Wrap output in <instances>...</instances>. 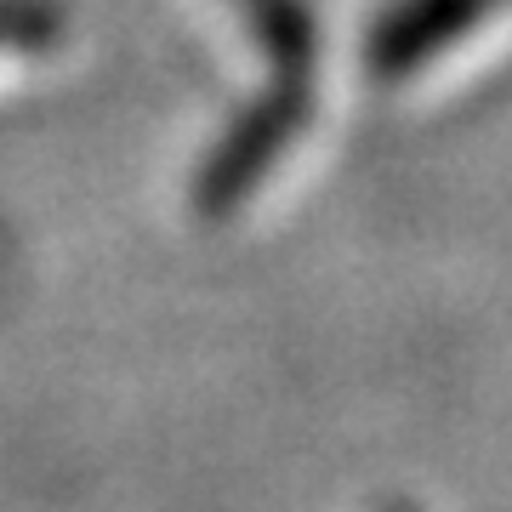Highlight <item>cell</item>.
<instances>
[{
	"instance_id": "obj_1",
	"label": "cell",
	"mask_w": 512,
	"mask_h": 512,
	"mask_svg": "<svg viewBox=\"0 0 512 512\" xmlns=\"http://www.w3.org/2000/svg\"><path fill=\"white\" fill-rule=\"evenodd\" d=\"M501 0H399L382 23H376V35H370V63L376 74H410L421 69L427 57L461 40L467 29L490 18Z\"/></svg>"
},
{
	"instance_id": "obj_2",
	"label": "cell",
	"mask_w": 512,
	"mask_h": 512,
	"mask_svg": "<svg viewBox=\"0 0 512 512\" xmlns=\"http://www.w3.org/2000/svg\"><path fill=\"white\" fill-rule=\"evenodd\" d=\"M302 126V97H279V103H262V109L234 131V143H222V154L211 160L200 183L205 211H228V205L245 200V188L268 171V160H279V148L291 143V131Z\"/></svg>"
},
{
	"instance_id": "obj_3",
	"label": "cell",
	"mask_w": 512,
	"mask_h": 512,
	"mask_svg": "<svg viewBox=\"0 0 512 512\" xmlns=\"http://www.w3.org/2000/svg\"><path fill=\"white\" fill-rule=\"evenodd\" d=\"M23 23H52L40 6H0V29H23Z\"/></svg>"
}]
</instances>
